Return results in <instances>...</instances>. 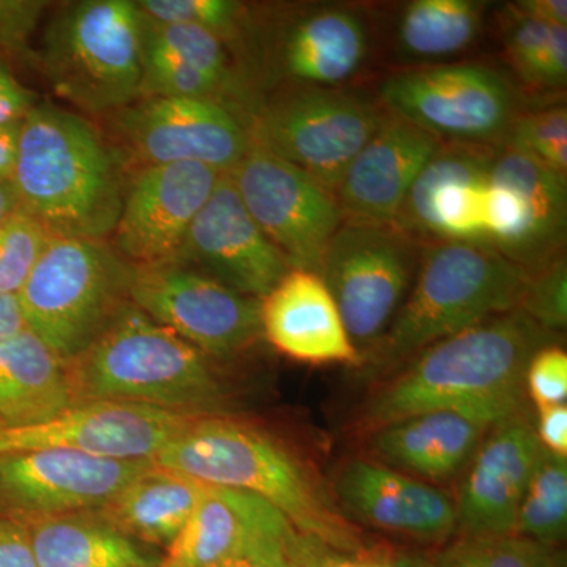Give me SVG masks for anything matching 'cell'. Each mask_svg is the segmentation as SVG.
<instances>
[{
	"label": "cell",
	"instance_id": "obj_46",
	"mask_svg": "<svg viewBox=\"0 0 567 567\" xmlns=\"http://www.w3.org/2000/svg\"><path fill=\"white\" fill-rule=\"evenodd\" d=\"M20 128L21 126L0 128V182H10L13 174Z\"/></svg>",
	"mask_w": 567,
	"mask_h": 567
},
{
	"label": "cell",
	"instance_id": "obj_27",
	"mask_svg": "<svg viewBox=\"0 0 567 567\" xmlns=\"http://www.w3.org/2000/svg\"><path fill=\"white\" fill-rule=\"evenodd\" d=\"M66 364L29 328L0 338V425L31 427L73 405Z\"/></svg>",
	"mask_w": 567,
	"mask_h": 567
},
{
	"label": "cell",
	"instance_id": "obj_24",
	"mask_svg": "<svg viewBox=\"0 0 567 567\" xmlns=\"http://www.w3.org/2000/svg\"><path fill=\"white\" fill-rule=\"evenodd\" d=\"M260 323L264 339L298 363L361 365L330 290L312 271H287L260 300Z\"/></svg>",
	"mask_w": 567,
	"mask_h": 567
},
{
	"label": "cell",
	"instance_id": "obj_37",
	"mask_svg": "<svg viewBox=\"0 0 567 567\" xmlns=\"http://www.w3.org/2000/svg\"><path fill=\"white\" fill-rule=\"evenodd\" d=\"M520 308L547 333L557 334L567 323V264L566 254L528 271Z\"/></svg>",
	"mask_w": 567,
	"mask_h": 567
},
{
	"label": "cell",
	"instance_id": "obj_9",
	"mask_svg": "<svg viewBox=\"0 0 567 567\" xmlns=\"http://www.w3.org/2000/svg\"><path fill=\"white\" fill-rule=\"evenodd\" d=\"M423 246L395 224L344 219L331 237L319 276L361 358L404 303Z\"/></svg>",
	"mask_w": 567,
	"mask_h": 567
},
{
	"label": "cell",
	"instance_id": "obj_43",
	"mask_svg": "<svg viewBox=\"0 0 567 567\" xmlns=\"http://www.w3.org/2000/svg\"><path fill=\"white\" fill-rule=\"evenodd\" d=\"M0 567H39L24 525L9 516H0Z\"/></svg>",
	"mask_w": 567,
	"mask_h": 567
},
{
	"label": "cell",
	"instance_id": "obj_23",
	"mask_svg": "<svg viewBox=\"0 0 567 567\" xmlns=\"http://www.w3.org/2000/svg\"><path fill=\"white\" fill-rule=\"evenodd\" d=\"M442 144L434 134L390 112L336 189L344 219L394 224L417 175Z\"/></svg>",
	"mask_w": 567,
	"mask_h": 567
},
{
	"label": "cell",
	"instance_id": "obj_30",
	"mask_svg": "<svg viewBox=\"0 0 567 567\" xmlns=\"http://www.w3.org/2000/svg\"><path fill=\"white\" fill-rule=\"evenodd\" d=\"M484 0H413L395 29V48L406 62L436 65L473 47L483 31Z\"/></svg>",
	"mask_w": 567,
	"mask_h": 567
},
{
	"label": "cell",
	"instance_id": "obj_11",
	"mask_svg": "<svg viewBox=\"0 0 567 567\" xmlns=\"http://www.w3.org/2000/svg\"><path fill=\"white\" fill-rule=\"evenodd\" d=\"M110 118L128 171L197 163L226 174L252 145L249 123L212 100L141 96Z\"/></svg>",
	"mask_w": 567,
	"mask_h": 567
},
{
	"label": "cell",
	"instance_id": "obj_36",
	"mask_svg": "<svg viewBox=\"0 0 567 567\" xmlns=\"http://www.w3.org/2000/svg\"><path fill=\"white\" fill-rule=\"evenodd\" d=\"M52 235L17 208L0 224V293L17 297Z\"/></svg>",
	"mask_w": 567,
	"mask_h": 567
},
{
	"label": "cell",
	"instance_id": "obj_25",
	"mask_svg": "<svg viewBox=\"0 0 567 567\" xmlns=\"http://www.w3.org/2000/svg\"><path fill=\"white\" fill-rule=\"evenodd\" d=\"M488 425L435 410L365 434V457L434 486L461 480Z\"/></svg>",
	"mask_w": 567,
	"mask_h": 567
},
{
	"label": "cell",
	"instance_id": "obj_1",
	"mask_svg": "<svg viewBox=\"0 0 567 567\" xmlns=\"http://www.w3.org/2000/svg\"><path fill=\"white\" fill-rule=\"evenodd\" d=\"M551 336L522 309L435 342L377 380L353 427L361 435L420 413L447 410L494 425L525 413V371Z\"/></svg>",
	"mask_w": 567,
	"mask_h": 567
},
{
	"label": "cell",
	"instance_id": "obj_33",
	"mask_svg": "<svg viewBox=\"0 0 567 567\" xmlns=\"http://www.w3.org/2000/svg\"><path fill=\"white\" fill-rule=\"evenodd\" d=\"M427 567H566L559 547L517 535L453 539L427 554Z\"/></svg>",
	"mask_w": 567,
	"mask_h": 567
},
{
	"label": "cell",
	"instance_id": "obj_4",
	"mask_svg": "<svg viewBox=\"0 0 567 567\" xmlns=\"http://www.w3.org/2000/svg\"><path fill=\"white\" fill-rule=\"evenodd\" d=\"M73 402L118 401L189 416L229 415L218 363L133 303L66 363Z\"/></svg>",
	"mask_w": 567,
	"mask_h": 567
},
{
	"label": "cell",
	"instance_id": "obj_22",
	"mask_svg": "<svg viewBox=\"0 0 567 567\" xmlns=\"http://www.w3.org/2000/svg\"><path fill=\"white\" fill-rule=\"evenodd\" d=\"M369 50L363 11L347 3H308L279 25L275 66L289 84L346 87L363 69Z\"/></svg>",
	"mask_w": 567,
	"mask_h": 567
},
{
	"label": "cell",
	"instance_id": "obj_21",
	"mask_svg": "<svg viewBox=\"0 0 567 567\" xmlns=\"http://www.w3.org/2000/svg\"><path fill=\"white\" fill-rule=\"evenodd\" d=\"M539 453V440L527 413L491 425L454 496V536L513 535L518 505Z\"/></svg>",
	"mask_w": 567,
	"mask_h": 567
},
{
	"label": "cell",
	"instance_id": "obj_42",
	"mask_svg": "<svg viewBox=\"0 0 567 567\" xmlns=\"http://www.w3.org/2000/svg\"><path fill=\"white\" fill-rule=\"evenodd\" d=\"M35 104L32 93L22 87L0 59V128L21 126Z\"/></svg>",
	"mask_w": 567,
	"mask_h": 567
},
{
	"label": "cell",
	"instance_id": "obj_40",
	"mask_svg": "<svg viewBox=\"0 0 567 567\" xmlns=\"http://www.w3.org/2000/svg\"><path fill=\"white\" fill-rule=\"evenodd\" d=\"M48 2L40 0H0V59L35 61L31 37L47 10Z\"/></svg>",
	"mask_w": 567,
	"mask_h": 567
},
{
	"label": "cell",
	"instance_id": "obj_34",
	"mask_svg": "<svg viewBox=\"0 0 567 567\" xmlns=\"http://www.w3.org/2000/svg\"><path fill=\"white\" fill-rule=\"evenodd\" d=\"M502 147L522 153L567 177V110L565 104L520 112L503 137Z\"/></svg>",
	"mask_w": 567,
	"mask_h": 567
},
{
	"label": "cell",
	"instance_id": "obj_48",
	"mask_svg": "<svg viewBox=\"0 0 567 567\" xmlns=\"http://www.w3.org/2000/svg\"><path fill=\"white\" fill-rule=\"evenodd\" d=\"M18 203L10 182H0V224L17 210Z\"/></svg>",
	"mask_w": 567,
	"mask_h": 567
},
{
	"label": "cell",
	"instance_id": "obj_38",
	"mask_svg": "<svg viewBox=\"0 0 567 567\" xmlns=\"http://www.w3.org/2000/svg\"><path fill=\"white\" fill-rule=\"evenodd\" d=\"M301 567H427V554L390 544H369L363 550L344 554L306 536Z\"/></svg>",
	"mask_w": 567,
	"mask_h": 567
},
{
	"label": "cell",
	"instance_id": "obj_49",
	"mask_svg": "<svg viewBox=\"0 0 567 567\" xmlns=\"http://www.w3.org/2000/svg\"><path fill=\"white\" fill-rule=\"evenodd\" d=\"M0 429H2V425H0Z\"/></svg>",
	"mask_w": 567,
	"mask_h": 567
},
{
	"label": "cell",
	"instance_id": "obj_5",
	"mask_svg": "<svg viewBox=\"0 0 567 567\" xmlns=\"http://www.w3.org/2000/svg\"><path fill=\"white\" fill-rule=\"evenodd\" d=\"M528 276L488 245H424L412 289L360 369L383 379L435 342L520 308Z\"/></svg>",
	"mask_w": 567,
	"mask_h": 567
},
{
	"label": "cell",
	"instance_id": "obj_41",
	"mask_svg": "<svg viewBox=\"0 0 567 567\" xmlns=\"http://www.w3.org/2000/svg\"><path fill=\"white\" fill-rule=\"evenodd\" d=\"M305 536L297 529L260 537L234 557L212 567H301Z\"/></svg>",
	"mask_w": 567,
	"mask_h": 567
},
{
	"label": "cell",
	"instance_id": "obj_12",
	"mask_svg": "<svg viewBox=\"0 0 567 567\" xmlns=\"http://www.w3.org/2000/svg\"><path fill=\"white\" fill-rule=\"evenodd\" d=\"M132 303L216 363L241 357L264 338L260 300L185 265L134 267Z\"/></svg>",
	"mask_w": 567,
	"mask_h": 567
},
{
	"label": "cell",
	"instance_id": "obj_45",
	"mask_svg": "<svg viewBox=\"0 0 567 567\" xmlns=\"http://www.w3.org/2000/svg\"><path fill=\"white\" fill-rule=\"evenodd\" d=\"M509 7L528 20L567 28L566 0H518V2L511 3Z\"/></svg>",
	"mask_w": 567,
	"mask_h": 567
},
{
	"label": "cell",
	"instance_id": "obj_32",
	"mask_svg": "<svg viewBox=\"0 0 567 567\" xmlns=\"http://www.w3.org/2000/svg\"><path fill=\"white\" fill-rule=\"evenodd\" d=\"M567 532V457L540 446L518 505L513 535L559 547Z\"/></svg>",
	"mask_w": 567,
	"mask_h": 567
},
{
	"label": "cell",
	"instance_id": "obj_10",
	"mask_svg": "<svg viewBox=\"0 0 567 567\" xmlns=\"http://www.w3.org/2000/svg\"><path fill=\"white\" fill-rule=\"evenodd\" d=\"M388 112L456 144H502L520 114L505 74L483 63H436L391 74L380 85Z\"/></svg>",
	"mask_w": 567,
	"mask_h": 567
},
{
	"label": "cell",
	"instance_id": "obj_44",
	"mask_svg": "<svg viewBox=\"0 0 567 567\" xmlns=\"http://www.w3.org/2000/svg\"><path fill=\"white\" fill-rule=\"evenodd\" d=\"M535 432L539 445L557 456H567V406L554 405L537 410Z\"/></svg>",
	"mask_w": 567,
	"mask_h": 567
},
{
	"label": "cell",
	"instance_id": "obj_26",
	"mask_svg": "<svg viewBox=\"0 0 567 567\" xmlns=\"http://www.w3.org/2000/svg\"><path fill=\"white\" fill-rule=\"evenodd\" d=\"M293 525L270 503L235 488L207 486L159 567H212L260 537L281 535Z\"/></svg>",
	"mask_w": 567,
	"mask_h": 567
},
{
	"label": "cell",
	"instance_id": "obj_8",
	"mask_svg": "<svg viewBox=\"0 0 567 567\" xmlns=\"http://www.w3.org/2000/svg\"><path fill=\"white\" fill-rule=\"evenodd\" d=\"M388 114L380 100L347 87L289 84L262 100L249 133L252 144L336 193L347 167Z\"/></svg>",
	"mask_w": 567,
	"mask_h": 567
},
{
	"label": "cell",
	"instance_id": "obj_2",
	"mask_svg": "<svg viewBox=\"0 0 567 567\" xmlns=\"http://www.w3.org/2000/svg\"><path fill=\"white\" fill-rule=\"evenodd\" d=\"M152 465L207 486L259 496L298 533L336 551L352 554L369 546L315 465L260 425L230 413L194 417Z\"/></svg>",
	"mask_w": 567,
	"mask_h": 567
},
{
	"label": "cell",
	"instance_id": "obj_28",
	"mask_svg": "<svg viewBox=\"0 0 567 567\" xmlns=\"http://www.w3.org/2000/svg\"><path fill=\"white\" fill-rule=\"evenodd\" d=\"M39 567H159L163 557L114 527L100 511L17 518Z\"/></svg>",
	"mask_w": 567,
	"mask_h": 567
},
{
	"label": "cell",
	"instance_id": "obj_7",
	"mask_svg": "<svg viewBox=\"0 0 567 567\" xmlns=\"http://www.w3.org/2000/svg\"><path fill=\"white\" fill-rule=\"evenodd\" d=\"M144 14L133 0H82L48 24L41 71L59 99L104 115L141 99Z\"/></svg>",
	"mask_w": 567,
	"mask_h": 567
},
{
	"label": "cell",
	"instance_id": "obj_15",
	"mask_svg": "<svg viewBox=\"0 0 567 567\" xmlns=\"http://www.w3.org/2000/svg\"><path fill=\"white\" fill-rule=\"evenodd\" d=\"M151 466L59 447L0 453V516L47 517L103 509Z\"/></svg>",
	"mask_w": 567,
	"mask_h": 567
},
{
	"label": "cell",
	"instance_id": "obj_6",
	"mask_svg": "<svg viewBox=\"0 0 567 567\" xmlns=\"http://www.w3.org/2000/svg\"><path fill=\"white\" fill-rule=\"evenodd\" d=\"M133 275L110 240L52 238L17 295L25 328L70 363L132 305Z\"/></svg>",
	"mask_w": 567,
	"mask_h": 567
},
{
	"label": "cell",
	"instance_id": "obj_20",
	"mask_svg": "<svg viewBox=\"0 0 567 567\" xmlns=\"http://www.w3.org/2000/svg\"><path fill=\"white\" fill-rule=\"evenodd\" d=\"M336 503L352 524L442 546L456 535V505L445 488L360 456L344 462L331 484Z\"/></svg>",
	"mask_w": 567,
	"mask_h": 567
},
{
	"label": "cell",
	"instance_id": "obj_17",
	"mask_svg": "<svg viewBox=\"0 0 567 567\" xmlns=\"http://www.w3.org/2000/svg\"><path fill=\"white\" fill-rule=\"evenodd\" d=\"M194 417L130 402H78L47 423L0 429V453L59 447L93 457L152 464Z\"/></svg>",
	"mask_w": 567,
	"mask_h": 567
},
{
	"label": "cell",
	"instance_id": "obj_35",
	"mask_svg": "<svg viewBox=\"0 0 567 567\" xmlns=\"http://www.w3.org/2000/svg\"><path fill=\"white\" fill-rule=\"evenodd\" d=\"M136 3L151 21L205 29L227 44L241 39L249 24L248 9L234 0H140Z\"/></svg>",
	"mask_w": 567,
	"mask_h": 567
},
{
	"label": "cell",
	"instance_id": "obj_39",
	"mask_svg": "<svg viewBox=\"0 0 567 567\" xmlns=\"http://www.w3.org/2000/svg\"><path fill=\"white\" fill-rule=\"evenodd\" d=\"M525 393L536 409L566 405L567 353L559 346L540 347L529 358L525 371Z\"/></svg>",
	"mask_w": 567,
	"mask_h": 567
},
{
	"label": "cell",
	"instance_id": "obj_29",
	"mask_svg": "<svg viewBox=\"0 0 567 567\" xmlns=\"http://www.w3.org/2000/svg\"><path fill=\"white\" fill-rule=\"evenodd\" d=\"M204 487L192 477L152 465L99 511L137 543L167 550L192 517Z\"/></svg>",
	"mask_w": 567,
	"mask_h": 567
},
{
	"label": "cell",
	"instance_id": "obj_47",
	"mask_svg": "<svg viewBox=\"0 0 567 567\" xmlns=\"http://www.w3.org/2000/svg\"><path fill=\"white\" fill-rule=\"evenodd\" d=\"M20 303L14 295L0 293V338L24 330Z\"/></svg>",
	"mask_w": 567,
	"mask_h": 567
},
{
	"label": "cell",
	"instance_id": "obj_3",
	"mask_svg": "<svg viewBox=\"0 0 567 567\" xmlns=\"http://www.w3.org/2000/svg\"><path fill=\"white\" fill-rule=\"evenodd\" d=\"M126 177L118 148L76 112L41 103L21 123L11 188L52 237L110 240Z\"/></svg>",
	"mask_w": 567,
	"mask_h": 567
},
{
	"label": "cell",
	"instance_id": "obj_31",
	"mask_svg": "<svg viewBox=\"0 0 567 567\" xmlns=\"http://www.w3.org/2000/svg\"><path fill=\"white\" fill-rule=\"evenodd\" d=\"M505 50L518 76L536 91H565L567 84V28L520 17L506 7Z\"/></svg>",
	"mask_w": 567,
	"mask_h": 567
},
{
	"label": "cell",
	"instance_id": "obj_16",
	"mask_svg": "<svg viewBox=\"0 0 567 567\" xmlns=\"http://www.w3.org/2000/svg\"><path fill=\"white\" fill-rule=\"evenodd\" d=\"M223 173L197 163L128 171L110 241L134 267L171 262Z\"/></svg>",
	"mask_w": 567,
	"mask_h": 567
},
{
	"label": "cell",
	"instance_id": "obj_14",
	"mask_svg": "<svg viewBox=\"0 0 567 567\" xmlns=\"http://www.w3.org/2000/svg\"><path fill=\"white\" fill-rule=\"evenodd\" d=\"M567 178L498 148L487 199V244L527 271L565 254Z\"/></svg>",
	"mask_w": 567,
	"mask_h": 567
},
{
	"label": "cell",
	"instance_id": "obj_19",
	"mask_svg": "<svg viewBox=\"0 0 567 567\" xmlns=\"http://www.w3.org/2000/svg\"><path fill=\"white\" fill-rule=\"evenodd\" d=\"M171 262L257 300L292 270L254 221L227 173L219 177Z\"/></svg>",
	"mask_w": 567,
	"mask_h": 567
},
{
	"label": "cell",
	"instance_id": "obj_13",
	"mask_svg": "<svg viewBox=\"0 0 567 567\" xmlns=\"http://www.w3.org/2000/svg\"><path fill=\"white\" fill-rule=\"evenodd\" d=\"M227 174L289 267L319 275L324 249L344 221L336 194L256 144Z\"/></svg>",
	"mask_w": 567,
	"mask_h": 567
},
{
	"label": "cell",
	"instance_id": "obj_18",
	"mask_svg": "<svg viewBox=\"0 0 567 567\" xmlns=\"http://www.w3.org/2000/svg\"><path fill=\"white\" fill-rule=\"evenodd\" d=\"M498 147L443 142L406 194L395 226L421 245L487 244V199Z\"/></svg>",
	"mask_w": 567,
	"mask_h": 567
}]
</instances>
